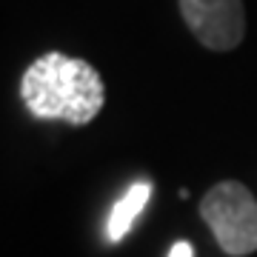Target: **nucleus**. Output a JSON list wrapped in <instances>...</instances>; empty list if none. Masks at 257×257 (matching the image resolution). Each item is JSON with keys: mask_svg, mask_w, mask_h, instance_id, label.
I'll return each instance as SVG.
<instances>
[{"mask_svg": "<svg viewBox=\"0 0 257 257\" xmlns=\"http://www.w3.org/2000/svg\"><path fill=\"white\" fill-rule=\"evenodd\" d=\"M20 97L40 120H66L86 126L106 103V86L92 63L60 52L37 57L20 80Z\"/></svg>", "mask_w": 257, "mask_h": 257, "instance_id": "f257e3e1", "label": "nucleus"}, {"mask_svg": "<svg viewBox=\"0 0 257 257\" xmlns=\"http://www.w3.org/2000/svg\"><path fill=\"white\" fill-rule=\"evenodd\" d=\"M200 217L226 254L246 257L257 251V200L243 183L223 180L211 186L200 200Z\"/></svg>", "mask_w": 257, "mask_h": 257, "instance_id": "f03ea898", "label": "nucleus"}, {"mask_svg": "<svg viewBox=\"0 0 257 257\" xmlns=\"http://www.w3.org/2000/svg\"><path fill=\"white\" fill-rule=\"evenodd\" d=\"M186 26L206 49L231 52L246 35L243 0H180Z\"/></svg>", "mask_w": 257, "mask_h": 257, "instance_id": "7ed1b4c3", "label": "nucleus"}, {"mask_svg": "<svg viewBox=\"0 0 257 257\" xmlns=\"http://www.w3.org/2000/svg\"><path fill=\"white\" fill-rule=\"evenodd\" d=\"M149 197H152V180H138L135 186H128L126 194L114 203V209L109 214V223H106L109 243H120L132 231L135 220L140 217V211L146 209Z\"/></svg>", "mask_w": 257, "mask_h": 257, "instance_id": "20e7f679", "label": "nucleus"}, {"mask_svg": "<svg viewBox=\"0 0 257 257\" xmlns=\"http://www.w3.org/2000/svg\"><path fill=\"white\" fill-rule=\"evenodd\" d=\"M169 257H194V251H192V246H189L186 240H180V243H175V246H172Z\"/></svg>", "mask_w": 257, "mask_h": 257, "instance_id": "39448f33", "label": "nucleus"}]
</instances>
